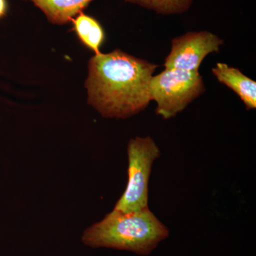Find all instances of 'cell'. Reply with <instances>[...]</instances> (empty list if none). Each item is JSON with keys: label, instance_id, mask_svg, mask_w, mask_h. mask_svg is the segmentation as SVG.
<instances>
[{"label": "cell", "instance_id": "obj_1", "mask_svg": "<svg viewBox=\"0 0 256 256\" xmlns=\"http://www.w3.org/2000/svg\"><path fill=\"white\" fill-rule=\"evenodd\" d=\"M158 67L120 50L94 55L85 84L88 104L106 118L140 114L152 101L150 82Z\"/></svg>", "mask_w": 256, "mask_h": 256}, {"label": "cell", "instance_id": "obj_2", "mask_svg": "<svg viewBox=\"0 0 256 256\" xmlns=\"http://www.w3.org/2000/svg\"><path fill=\"white\" fill-rule=\"evenodd\" d=\"M169 236V228L148 207L130 213L112 210L86 229L82 240L92 248H106L148 256Z\"/></svg>", "mask_w": 256, "mask_h": 256}, {"label": "cell", "instance_id": "obj_3", "mask_svg": "<svg viewBox=\"0 0 256 256\" xmlns=\"http://www.w3.org/2000/svg\"><path fill=\"white\" fill-rule=\"evenodd\" d=\"M127 152V186L114 208L124 213L148 208L152 169L154 162L161 156L159 146L150 136L130 140Z\"/></svg>", "mask_w": 256, "mask_h": 256}, {"label": "cell", "instance_id": "obj_4", "mask_svg": "<svg viewBox=\"0 0 256 256\" xmlns=\"http://www.w3.org/2000/svg\"><path fill=\"white\" fill-rule=\"evenodd\" d=\"M205 90L198 72L165 68L153 76L150 82L151 98L156 104V114L164 120L172 118L182 112Z\"/></svg>", "mask_w": 256, "mask_h": 256}, {"label": "cell", "instance_id": "obj_5", "mask_svg": "<svg viewBox=\"0 0 256 256\" xmlns=\"http://www.w3.org/2000/svg\"><path fill=\"white\" fill-rule=\"evenodd\" d=\"M223 44V40L212 32H188L173 38L171 50L164 60L165 68L198 72L207 56L220 52Z\"/></svg>", "mask_w": 256, "mask_h": 256}, {"label": "cell", "instance_id": "obj_6", "mask_svg": "<svg viewBox=\"0 0 256 256\" xmlns=\"http://www.w3.org/2000/svg\"><path fill=\"white\" fill-rule=\"evenodd\" d=\"M212 73L217 80L232 89L245 104L247 110L256 108V82L239 69L224 63L216 64Z\"/></svg>", "mask_w": 256, "mask_h": 256}, {"label": "cell", "instance_id": "obj_7", "mask_svg": "<svg viewBox=\"0 0 256 256\" xmlns=\"http://www.w3.org/2000/svg\"><path fill=\"white\" fill-rule=\"evenodd\" d=\"M42 10L50 22L64 25L73 20L94 0H25Z\"/></svg>", "mask_w": 256, "mask_h": 256}, {"label": "cell", "instance_id": "obj_8", "mask_svg": "<svg viewBox=\"0 0 256 256\" xmlns=\"http://www.w3.org/2000/svg\"><path fill=\"white\" fill-rule=\"evenodd\" d=\"M72 22L74 32L82 44L94 52L95 55L100 54L106 35L100 22L82 12L74 18Z\"/></svg>", "mask_w": 256, "mask_h": 256}, {"label": "cell", "instance_id": "obj_9", "mask_svg": "<svg viewBox=\"0 0 256 256\" xmlns=\"http://www.w3.org/2000/svg\"><path fill=\"white\" fill-rule=\"evenodd\" d=\"M131 4L139 5L152 10L159 14H180L191 8L194 0H124Z\"/></svg>", "mask_w": 256, "mask_h": 256}, {"label": "cell", "instance_id": "obj_10", "mask_svg": "<svg viewBox=\"0 0 256 256\" xmlns=\"http://www.w3.org/2000/svg\"><path fill=\"white\" fill-rule=\"evenodd\" d=\"M8 2L6 0H0V20L8 14Z\"/></svg>", "mask_w": 256, "mask_h": 256}]
</instances>
